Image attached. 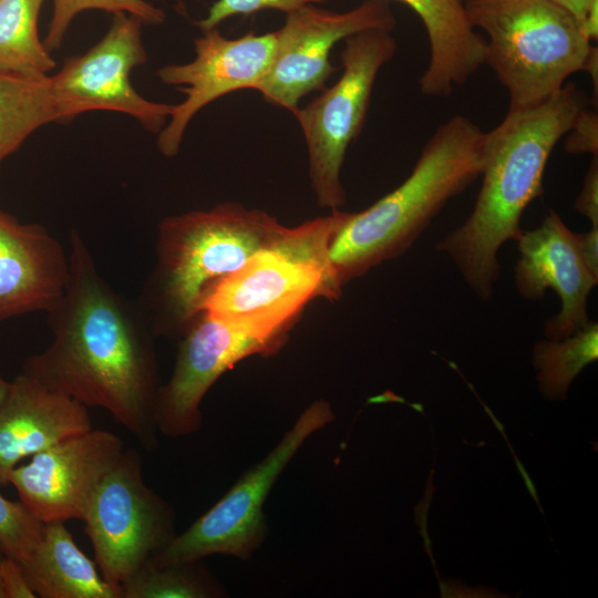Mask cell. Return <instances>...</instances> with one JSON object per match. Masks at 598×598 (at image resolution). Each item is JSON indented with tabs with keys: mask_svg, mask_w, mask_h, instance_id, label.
Segmentation results:
<instances>
[{
	"mask_svg": "<svg viewBox=\"0 0 598 598\" xmlns=\"http://www.w3.org/2000/svg\"><path fill=\"white\" fill-rule=\"evenodd\" d=\"M51 344L22 373L81 404L106 410L154 451L159 390L152 332L141 311L102 277L84 239L70 234L69 279L47 311Z\"/></svg>",
	"mask_w": 598,
	"mask_h": 598,
	"instance_id": "6da1fadb",
	"label": "cell"
},
{
	"mask_svg": "<svg viewBox=\"0 0 598 598\" xmlns=\"http://www.w3.org/2000/svg\"><path fill=\"white\" fill-rule=\"evenodd\" d=\"M588 102L574 83H566L537 105L509 109L485 133L482 186L474 208L436 245L481 300L491 299L499 278V248L518 239L525 208L543 193L544 171L554 147Z\"/></svg>",
	"mask_w": 598,
	"mask_h": 598,
	"instance_id": "7a4b0ae2",
	"label": "cell"
},
{
	"mask_svg": "<svg viewBox=\"0 0 598 598\" xmlns=\"http://www.w3.org/2000/svg\"><path fill=\"white\" fill-rule=\"evenodd\" d=\"M485 132L454 115L422 148L408 178L367 209L344 213L328 259L342 288L373 267L404 254L444 205L482 174Z\"/></svg>",
	"mask_w": 598,
	"mask_h": 598,
	"instance_id": "3957f363",
	"label": "cell"
},
{
	"mask_svg": "<svg viewBox=\"0 0 598 598\" xmlns=\"http://www.w3.org/2000/svg\"><path fill=\"white\" fill-rule=\"evenodd\" d=\"M288 230L236 202L164 218L138 308L151 332L179 337L223 281L258 251L276 248Z\"/></svg>",
	"mask_w": 598,
	"mask_h": 598,
	"instance_id": "277c9868",
	"label": "cell"
},
{
	"mask_svg": "<svg viewBox=\"0 0 598 598\" xmlns=\"http://www.w3.org/2000/svg\"><path fill=\"white\" fill-rule=\"evenodd\" d=\"M475 29L487 35L485 59L509 95V109L537 105L579 71L597 91L598 50L575 18L553 0H466Z\"/></svg>",
	"mask_w": 598,
	"mask_h": 598,
	"instance_id": "5b68a950",
	"label": "cell"
},
{
	"mask_svg": "<svg viewBox=\"0 0 598 598\" xmlns=\"http://www.w3.org/2000/svg\"><path fill=\"white\" fill-rule=\"evenodd\" d=\"M396 48L389 30L368 29L348 37L338 81L293 113L307 146L311 187L322 207L334 210L346 204L340 178L346 154L363 128L378 73Z\"/></svg>",
	"mask_w": 598,
	"mask_h": 598,
	"instance_id": "8992f818",
	"label": "cell"
},
{
	"mask_svg": "<svg viewBox=\"0 0 598 598\" xmlns=\"http://www.w3.org/2000/svg\"><path fill=\"white\" fill-rule=\"evenodd\" d=\"M334 419L331 405H308L277 445L248 468L205 514L175 537L148 563L155 565L224 555L249 560L268 534L266 499L278 477L305 442Z\"/></svg>",
	"mask_w": 598,
	"mask_h": 598,
	"instance_id": "52a82bcc",
	"label": "cell"
},
{
	"mask_svg": "<svg viewBox=\"0 0 598 598\" xmlns=\"http://www.w3.org/2000/svg\"><path fill=\"white\" fill-rule=\"evenodd\" d=\"M82 520L100 574L117 588L176 535L174 508L146 485L133 447L106 473Z\"/></svg>",
	"mask_w": 598,
	"mask_h": 598,
	"instance_id": "ba28073f",
	"label": "cell"
},
{
	"mask_svg": "<svg viewBox=\"0 0 598 598\" xmlns=\"http://www.w3.org/2000/svg\"><path fill=\"white\" fill-rule=\"evenodd\" d=\"M341 290L329 268L296 250L289 228L276 248L258 251L223 281L203 311L228 322L288 336L312 299L338 300Z\"/></svg>",
	"mask_w": 598,
	"mask_h": 598,
	"instance_id": "9c48e42d",
	"label": "cell"
},
{
	"mask_svg": "<svg viewBox=\"0 0 598 598\" xmlns=\"http://www.w3.org/2000/svg\"><path fill=\"white\" fill-rule=\"evenodd\" d=\"M142 24L131 14L114 13L109 31L96 44L65 60L59 72L48 78L55 122L66 123L89 111H113L159 133L173 105L144 99L130 81L132 70L147 61Z\"/></svg>",
	"mask_w": 598,
	"mask_h": 598,
	"instance_id": "30bf717a",
	"label": "cell"
},
{
	"mask_svg": "<svg viewBox=\"0 0 598 598\" xmlns=\"http://www.w3.org/2000/svg\"><path fill=\"white\" fill-rule=\"evenodd\" d=\"M179 338L174 370L168 382L159 386L155 406L158 433L171 439L200 429L202 401L226 371L248 357L278 352L287 336L228 322L203 311Z\"/></svg>",
	"mask_w": 598,
	"mask_h": 598,
	"instance_id": "8fae6325",
	"label": "cell"
},
{
	"mask_svg": "<svg viewBox=\"0 0 598 598\" xmlns=\"http://www.w3.org/2000/svg\"><path fill=\"white\" fill-rule=\"evenodd\" d=\"M395 25L389 0H365L344 12L308 4L286 13L276 31L271 64L256 91L267 103L295 113L299 102L322 91L336 72L330 52L339 41L368 29L392 31Z\"/></svg>",
	"mask_w": 598,
	"mask_h": 598,
	"instance_id": "7c38bea8",
	"label": "cell"
},
{
	"mask_svg": "<svg viewBox=\"0 0 598 598\" xmlns=\"http://www.w3.org/2000/svg\"><path fill=\"white\" fill-rule=\"evenodd\" d=\"M277 32L226 38L217 28L203 31L194 40L195 58L184 64H167L156 76L166 85L177 86L185 94L173 105L156 145L166 157L177 155L186 128L193 117L215 100L239 90H256L271 64Z\"/></svg>",
	"mask_w": 598,
	"mask_h": 598,
	"instance_id": "4fadbf2b",
	"label": "cell"
},
{
	"mask_svg": "<svg viewBox=\"0 0 598 598\" xmlns=\"http://www.w3.org/2000/svg\"><path fill=\"white\" fill-rule=\"evenodd\" d=\"M124 448L115 433L92 429L31 456L9 473L8 482L40 522L82 520L96 488Z\"/></svg>",
	"mask_w": 598,
	"mask_h": 598,
	"instance_id": "5bb4252c",
	"label": "cell"
},
{
	"mask_svg": "<svg viewBox=\"0 0 598 598\" xmlns=\"http://www.w3.org/2000/svg\"><path fill=\"white\" fill-rule=\"evenodd\" d=\"M517 243L519 259L514 268V283L527 300H542L547 289L560 299V310L544 327L547 339L559 340L588 322L587 301L598 283L586 265L571 231L553 209L542 224L520 234Z\"/></svg>",
	"mask_w": 598,
	"mask_h": 598,
	"instance_id": "9a60e30c",
	"label": "cell"
},
{
	"mask_svg": "<svg viewBox=\"0 0 598 598\" xmlns=\"http://www.w3.org/2000/svg\"><path fill=\"white\" fill-rule=\"evenodd\" d=\"M69 279V256L47 228L0 209V320L47 312Z\"/></svg>",
	"mask_w": 598,
	"mask_h": 598,
	"instance_id": "2e32d148",
	"label": "cell"
},
{
	"mask_svg": "<svg viewBox=\"0 0 598 598\" xmlns=\"http://www.w3.org/2000/svg\"><path fill=\"white\" fill-rule=\"evenodd\" d=\"M92 429L85 405L21 372L0 405V486L25 458Z\"/></svg>",
	"mask_w": 598,
	"mask_h": 598,
	"instance_id": "e0dca14e",
	"label": "cell"
},
{
	"mask_svg": "<svg viewBox=\"0 0 598 598\" xmlns=\"http://www.w3.org/2000/svg\"><path fill=\"white\" fill-rule=\"evenodd\" d=\"M422 21L430 61L420 79L426 96L446 97L484 64L485 38L470 21L463 0H396Z\"/></svg>",
	"mask_w": 598,
	"mask_h": 598,
	"instance_id": "ac0fdd59",
	"label": "cell"
},
{
	"mask_svg": "<svg viewBox=\"0 0 598 598\" xmlns=\"http://www.w3.org/2000/svg\"><path fill=\"white\" fill-rule=\"evenodd\" d=\"M19 564L37 597L121 598L120 588L102 577L64 522L44 524L41 539Z\"/></svg>",
	"mask_w": 598,
	"mask_h": 598,
	"instance_id": "d6986e66",
	"label": "cell"
},
{
	"mask_svg": "<svg viewBox=\"0 0 598 598\" xmlns=\"http://www.w3.org/2000/svg\"><path fill=\"white\" fill-rule=\"evenodd\" d=\"M44 0H0V73L44 80L55 63L38 34Z\"/></svg>",
	"mask_w": 598,
	"mask_h": 598,
	"instance_id": "ffe728a7",
	"label": "cell"
},
{
	"mask_svg": "<svg viewBox=\"0 0 598 598\" xmlns=\"http://www.w3.org/2000/svg\"><path fill=\"white\" fill-rule=\"evenodd\" d=\"M55 122L48 78L0 73V165L37 128Z\"/></svg>",
	"mask_w": 598,
	"mask_h": 598,
	"instance_id": "44dd1931",
	"label": "cell"
},
{
	"mask_svg": "<svg viewBox=\"0 0 598 598\" xmlns=\"http://www.w3.org/2000/svg\"><path fill=\"white\" fill-rule=\"evenodd\" d=\"M598 358V324L589 321L576 332L559 339L537 342L533 364L545 398L564 400L578 373Z\"/></svg>",
	"mask_w": 598,
	"mask_h": 598,
	"instance_id": "7402d4cb",
	"label": "cell"
},
{
	"mask_svg": "<svg viewBox=\"0 0 598 598\" xmlns=\"http://www.w3.org/2000/svg\"><path fill=\"white\" fill-rule=\"evenodd\" d=\"M121 598H218L227 591L203 559L147 563L120 586Z\"/></svg>",
	"mask_w": 598,
	"mask_h": 598,
	"instance_id": "603a6c76",
	"label": "cell"
},
{
	"mask_svg": "<svg viewBox=\"0 0 598 598\" xmlns=\"http://www.w3.org/2000/svg\"><path fill=\"white\" fill-rule=\"evenodd\" d=\"M90 9L113 14L124 12L146 24H161L165 20V12L145 0H53V16L43 42L47 49H60L72 20Z\"/></svg>",
	"mask_w": 598,
	"mask_h": 598,
	"instance_id": "cb8c5ba5",
	"label": "cell"
},
{
	"mask_svg": "<svg viewBox=\"0 0 598 598\" xmlns=\"http://www.w3.org/2000/svg\"><path fill=\"white\" fill-rule=\"evenodd\" d=\"M44 523L21 502H11L0 493V544L6 556L24 560L43 534Z\"/></svg>",
	"mask_w": 598,
	"mask_h": 598,
	"instance_id": "d4e9b609",
	"label": "cell"
},
{
	"mask_svg": "<svg viewBox=\"0 0 598 598\" xmlns=\"http://www.w3.org/2000/svg\"><path fill=\"white\" fill-rule=\"evenodd\" d=\"M332 0H216L205 18L196 22L202 31L217 28L226 19L248 16L262 10L289 13L308 4H321Z\"/></svg>",
	"mask_w": 598,
	"mask_h": 598,
	"instance_id": "484cf974",
	"label": "cell"
},
{
	"mask_svg": "<svg viewBox=\"0 0 598 598\" xmlns=\"http://www.w3.org/2000/svg\"><path fill=\"white\" fill-rule=\"evenodd\" d=\"M564 148L569 154H598L597 112L585 107L577 116L570 131L565 135Z\"/></svg>",
	"mask_w": 598,
	"mask_h": 598,
	"instance_id": "4316f807",
	"label": "cell"
},
{
	"mask_svg": "<svg viewBox=\"0 0 598 598\" xmlns=\"http://www.w3.org/2000/svg\"><path fill=\"white\" fill-rule=\"evenodd\" d=\"M0 586L3 598H35L18 560L4 556L0 564Z\"/></svg>",
	"mask_w": 598,
	"mask_h": 598,
	"instance_id": "83f0119b",
	"label": "cell"
},
{
	"mask_svg": "<svg viewBox=\"0 0 598 598\" xmlns=\"http://www.w3.org/2000/svg\"><path fill=\"white\" fill-rule=\"evenodd\" d=\"M574 207L590 220L591 226H598V154L592 155Z\"/></svg>",
	"mask_w": 598,
	"mask_h": 598,
	"instance_id": "f1b7e54d",
	"label": "cell"
},
{
	"mask_svg": "<svg viewBox=\"0 0 598 598\" xmlns=\"http://www.w3.org/2000/svg\"><path fill=\"white\" fill-rule=\"evenodd\" d=\"M579 248L590 271L598 277V226L585 234H578Z\"/></svg>",
	"mask_w": 598,
	"mask_h": 598,
	"instance_id": "f546056e",
	"label": "cell"
},
{
	"mask_svg": "<svg viewBox=\"0 0 598 598\" xmlns=\"http://www.w3.org/2000/svg\"><path fill=\"white\" fill-rule=\"evenodd\" d=\"M567 12H569L582 29V24L590 8L598 2V0H553Z\"/></svg>",
	"mask_w": 598,
	"mask_h": 598,
	"instance_id": "4dcf8cb0",
	"label": "cell"
},
{
	"mask_svg": "<svg viewBox=\"0 0 598 598\" xmlns=\"http://www.w3.org/2000/svg\"><path fill=\"white\" fill-rule=\"evenodd\" d=\"M11 381H7L0 373V405L3 403L10 390Z\"/></svg>",
	"mask_w": 598,
	"mask_h": 598,
	"instance_id": "1f68e13d",
	"label": "cell"
},
{
	"mask_svg": "<svg viewBox=\"0 0 598 598\" xmlns=\"http://www.w3.org/2000/svg\"><path fill=\"white\" fill-rule=\"evenodd\" d=\"M4 553H3V549H2V546L0 544V564H1V560L2 558L4 557ZM0 598H3V594H2V590H1V586H0Z\"/></svg>",
	"mask_w": 598,
	"mask_h": 598,
	"instance_id": "d6a6232c",
	"label": "cell"
}]
</instances>
